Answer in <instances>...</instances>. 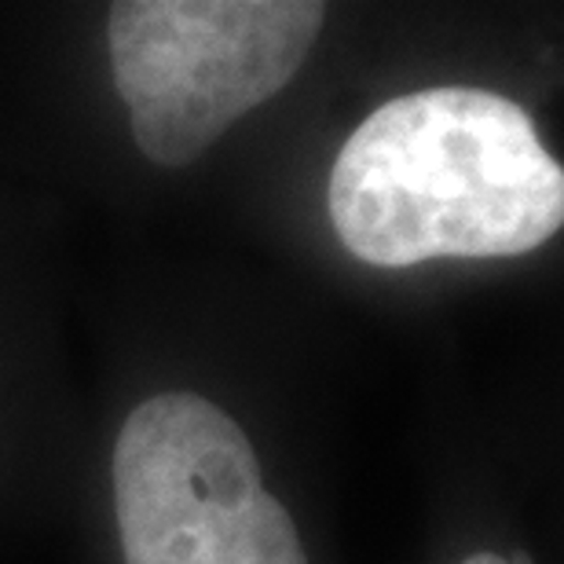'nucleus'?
Wrapping results in <instances>:
<instances>
[{
  "instance_id": "obj_2",
  "label": "nucleus",
  "mask_w": 564,
  "mask_h": 564,
  "mask_svg": "<svg viewBox=\"0 0 564 564\" xmlns=\"http://www.w3.org/2000/svg\"><path fill=\"white\" fill-rule=\"evenodd\" d=\"M312 0H121L107 15L115 88L154 165H187L282 93L323 30Z\"/></svg>"
},
{
  "instance_id": "obj_3",
  "label": "nucleus",
  "mask_w": 564,
  "mask_h": 564,
  "mask_svg": "<svg viewBox=\"0 0 564 564\" xmlns=\"http://www.w3.org/2000/svg\"><path fill=\"white\" fill-rule=\"evenodd\" d=\"M110 473L126 564H206L220 521L261 491L250 440L195 392L140 403L121 425Z\"/></svg>"
},
{
  "instance_id": "obj_5",
  "label": "nucleus",
  "mask_w": 564,
  "mask_h": 564,
  "mask_svg": "<svg viewBox=\"0 0 564 564\" xmlns=\"http://www.w3.org/2000/svg\"><path fill=\"white\" fill-rule=\"evenodd\" d=\"M272 564H308V561H304V550H301V543H293V546L282 550V554H279Z\"/></svg>"
},
{
  "instance_id": "obj_4",
  "label": "nucleus",
  "mask_w": 564,
  "mask_h": 564,
  "mask_svg": "<svg viewBox=\"0 0 564 564\" xmlns=\"http://www.w3.org/2000/svg\"><path fill=\"white\" fill-rule=\"evenodd\" d=\"M462 564H532V557H528V554H513L510 561H506L499 554H473V557H466Z\"/></svg>"
},
{
  "instance_id": "obj_1",
  "label": "nucleus",
  "mask_w": 564,
  "mask_h": 564,
  "mask_svg": "<svg viewBox=\"0 0 564 564\" xmlns=\"http://www.w3.org/2000/svg\"><path fill=\"white\" fill-rule=\"evenodd\" d=\"M330 220L375 268L436 257H521L564 224V169L521 104L484 88H425L381 104L345 140Z\"/></svg>"
}]
</instances>
